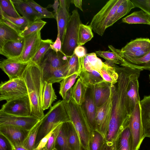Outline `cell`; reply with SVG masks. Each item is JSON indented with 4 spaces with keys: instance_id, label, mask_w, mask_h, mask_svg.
<instances>
[{
    "instance_id": "obj_36",
    "label": "cell",
    "mask_w": 150,
    "mask_h": 150,
    "mask_svg": "<svg viewBox=\"0 0 150 150\" xmlns=\"http://www.w3.org/2000/svg\"><path fill=\"white\" fill-rule=\"evenodd\" d=\"M53 42L51 39L42 40L39 47L30 62L40 67L41 61L45 54L50 48Z\"/></svg>"
},
{
    "instance_id": "obj_51",
    "label": "cell",
    "mask_w": 150,
    "mask_h": 150,
    "mask_svg": "<svg viewBox=\"0 0 150 150\" xmlns=\"http://www.w3.org/2000/svg\"><path fill=\"white\" fill-rule=\"evenodd\" d=\"M74 53L79 59L83 58L86 54L85 49L82 46L77 47L74 50Z\"/></svg>"
},
{
    "instance_id": "obj_34",
    "label": "cell",
    "mask_w": 150,
    "mask_h": 150,
    "mask_svg": "<svg viewBox=\"0 0 150 150\" xmlns=\"http://www.w3.org/2000/svg\"><path fill=\"white\" fill-rule=\"evenodd\" d=\"M135 7L130 0H123L111 19L108 27L112 26L118 20L128 13L132 9Z\"/></svg>"
},
{
    "instance_id": "obj_23",
    "label": "cell",
    "mask_w": 150,
    "mask_h": 150,
    "mask_svg": "<svg viewBox=\"0 0 150 150\" xmlns=\"http://www.w3.org/2000/svg\"><path fill=\"white\" fill-rule=\"evenodd\" d=\"M140 103L144 135L150 138V95L145 96Z\"/></svg>"
},
{
    "instance_id": "obj_46",
    "label": "cell",
    "mask_w": 150,
    "mask_h": 150,
    "mask_svg": "<svg viewBox=\"0 0 150 150\" xmlns=\"http://www.w3.org/2000/svg\"><path fill=\"white\" fill-rule=\"evenodd\" d=\"M28 4L39 13L44 18H54V14L48 11L33 0H25Z\"/></svg>"
},
{
    "instance_id": "obj_20",
    "label": "cell",
    "mask_w": 150,
    "mask_h": 150,
    "mask_svg": "<svg viewBox=\"0 0 150 150\" xmlns=\"http://www.w3.org/2000/svg\"><path fill=\"white\" fill-rule=\"evenodd\" d=\"M12 1L17 12L29 21V23L37 20L44 18L32 8L25 0Z\"/></svg>"
},
{
    "instance_id": "obj_8",
    "label": "cell",
    "mask_w": 150,
    "mask_h": 150,
    "mask_svg": "<svg viewBox=\"0 0 150 150\" xmlns=\"http://www.w3.org/2000/svg\"><path fill=\"white\" fill-rule=\"evenodd\" d=\"M0 111L13 115L24 117L32 116L28 96L6 101L3 105Z\"/></svg>"
},
{
    "instance_id": "obj_39",
    "label": "cell",
    "mask_w": 150,
    "mask_h": 150,
    "mask_svg": "<svg viewBox=\"0 0 150 150\" xmlns=\"http://www.w3.org/2000/svg\"><path fill=\"white\" fill-rule=\"evenodd\" d=\"M105 143V137L96 130L91 132L89 142V150H100Z\"/></svg>"
},
{
    "instance_id": "obj_2",
    "label": "cell",
    "mask_w": 150,
    "mask_h": 150,
    "mask_svg": "<svg viewBox=\"0 0 150 150\" xmlns=\"http://www.w3.org/2000/svg\"><path fill=\"white\" fill-rule=\"evenodd\" d=\"M70 121L63 100H59L51 107L40 120V125L35 143V148L41 140L60 124Z\"/></svg>"
},
{
    "instance_id": "obj_4",
    "label": "cell",
    "mask_w": 150,
    "mask_h": 150,
    "mask_svg": "<svg viewBox=\"0 0 150 150\" xmlns=\"http://www.w3.org/2000/svg\"><path fill=\"white\" fill-rule=\"evenodd\" d=\"M81 23L77 10H73L67 25L62 44V51L68 57L74 54L75 48L78 46V31Z\"/></svg>"
},
{
    "instance_id": "obj_57",
    "label": "cell",
    "mask_w": 150,
    "mask_h": 150,
    "mask_svg": "<svg viewBox=\"0 0 150 150\" xmlns=\"http://www.w3.org/2000/svg\"><path fill=\"white\" fill-rule=\"evenodd\" d=\"M38 150H45V148H43V149H39Z\"/></svg>"
},
{
    "instance_id": "obj_45",
    "label": "cell",
    "mask_w": 150,
    "mask_h": 150,
    "mask_svg": "<svg viewBox=\"0 0 150 150\" xmlns=\"http://www.w3.org/2000/svg\"><path fill=\"white\" fill-rule=\"evenodd\" d=\"M80 67L79 59L74 54L68 58L67 63V77L76 73H80Z\"/></svg>"
},
{
    "instance_id": "obj_26",
    "label": "cell",
    "mask_w": 150,
    "mask_h": 150,
    "mask_svg": "<svg viewBox=\"0 0 150 150\" xmlns=\"http://www.w3.org/2000/svg\"><path fill=\"white\" fill-rule=\"evenodd\" d=\"M150 47V40L147 38H137L128 43L120 50L122 54H131Z\"/></svg>"
},
{
    "instance_id": "obj_50",
    "label": "cell",
    "mask_w": 150,
    "mask_h": 150,
    "mask_svg": "<svg viewBox=\"0 0 150 150\" xmlns=\"http://www.w3.org/2000/svg\"><path fill=\"white\" fill-rule=\"evenodd\" d=\"M0 150H12L11 146L3 136H0Z\"/></svg>"
},
{
    "instance_id": "obj_1",
    "label": "cell",
    "mask_w": 150,
    "mask_h": 150,
    "mask_svg": "<svg viewBox=\"0 0 150 150\" xmlns=\"http://www.w3.org/2000/svg\"><path fill=\"white\" fill-rule=\"evenodd\" d=\"M23 78L27 89L32 115L40 120L45 115L42 107L45 84L42 70L38 65L30 62L23 74Z\"/></svg>"
},
{
    "instance_id": "obj_35",
    "label": "cell",
    "mask_w": 150,
    "mask_h": 150,
    "mask_svg": "<svg viewBox=\"0 0 150 150\" xmlns=\"http://www.w3.org/2000/svg\"><path fill=\"white\" fill-rule=\"evenodd\" d=\"M99 74L105 81L112 85H115L117 82L118 74L113 67L109 66L103 62Z\"/></svg>"
},
{
    "instance_id": "obj_42",
    "label": "cell",
    "mask_w": 150,
    "mask_h": 150,
    "mask_svg": "<svg viewBox=\"0 0 150 150\" xmlns=\"http://www.w3.org/2000/svg\"><path fill=\"white\" fill-rule=\"evenodd\" d=\"M47 23L41 19H39L32 23H29L28 25L20 34L22 37H24L28 35L35 33L39 31Z\"/></svg>"
},
{
    "instance_id": "obj_7",
    "label": "cell",
    "mask_w": 150,
    "mask_h": 150,
    "mask_svg": "<svg viewBox=\"0 0 150 150\" xmlns=\"http://www.w3.org/2000/svg\"><path fill=\"white\" fill-rule=\"evenodd\" d=\"M128 127L132 138L133 150H139L145 137L141 120L140 102L136 104L129 116Z\"/></svg>"
},
{
    "instance_id": "obj_5",
    "label": "cell",
    "mask_w": 150,
    "mask_h": 150,
    "mask_svg": "<svg viewBox=\"0 0 150 150\" xmlns=\"http://www.w3.org/2000/svg\"><path fill=\"white\" fill-rule=\"evenodd\" d=\"M123 0L108 1L93 16L90 25L95 33L101 36L103 35L111 19Z\"/></svg>"
},
{
    "instance_id": "obj_16",
    "label": "cell",
    "mask_w": 150,
    "mask_h": 150,
    "mask_svg": "<svg viewBox=\"0 0 150 150\" xmlns=\"http://www.w3.org/2000/svg\"><path fill=\"white\" fill-rule=\"evenodd\" d=\"M81 105L91 132L96 130L95 118L97 107L94 100L93 87L87 88L84 100Z\"/></svg>"
},
{
    "instance_id": "obj_24",
    "label": "cell",
    "mask_w": 150,
    "mask_h": 150,
    "mask_svg": "<svg viewBox=\"0 0 150 150\" xmlns=\"http://www.w3.org/2000/svg\"><path fill=\"white\" fill-rule=\"evenodd\" d=\"M67 63L58 68L42 69L45 81L52 84L61 81L67 76Z\"/></svg>"
},
{
    "instance_id": "obj_41",
    "label": "cell",
    "mask_w": 150,
    "mask_h": 150,
    "mask_svg": "<svg viewBox=\"0 0 150 150\" xmlns=\"http://www.w3.org/2000/svg\"><path fill=\"white\" fill-rule=\"evenodd\" d=\"M79 73H76L66 77L60 82L59 93L63 99L64 98L67 92L72 88L77 78L79 76Z\"/></svg>"
},
{
    "instance_id": "obj_3",
    "label": "cell",
    "mask_w": 150,
    "mask_h": 150,
    "mask_svg": "<svg viewBox=\"0 0 150 150\" xmlns=\"http://www.w3.org/2000/svg\"><path fill=\"white\" fill-rule=\"evenodd\" d=\"M63 102L70 121L79 134L83 148L89 150V142L91 131L81 105L77 104L72 98L68 103Z\"/></svg>"
},
{
    "instance_id": "obj_53",
    "label": "cell",
    "mask_w": 150,
    "mask_h": 150,
    "mask_svg": "<svg viewBox=\"0 0 150 150\" xmlns=\"http://www.w3.org/2000/svg\"><path fill=\"white\" fill-rule=\"evenodd\" d=\"M60 5L59 0H54V3L53 4H49L46 8L47 9L50 8H52L53 9V12L54 14H57Z\"/></svg>"
},
{
    "instance_id": "obj_12",
    "label": "cell",
    "mask_w": 150,
    "mask_h": 150,
    "mask_svg": "<svg viewBox=\"0 0 150 150\" xmlns=\"http://www.w3.org/2000/svg\"><path fill=\"white\" fill-rule=\"evenodd\" d=\"M24 44L22 53L20 56L15 58L24 63L30 62L40 45L42 39L40 31L23 37Z\"/></svg>"
},
{
    "instance_id": "obj_18",
    "label": "cell",
    "mask_w": 150,
    "mask_h": 150,
    "mask_svg": "<svg viewBox=\"0 0 150 150\" xmlns=\"http://www.w3.org/2000/svg\"><path fill=\"white\" fill-rule=\"evenodd\" d=\"M24 38L8 42L0 47V54L8 59L17 58L21 55L24 44Z\"/></svg>"
},
{
    "instance_id": "obj_19",
    "label": "cell",
    "mask_w": 150,
    "mask_h": 150,
    "mask_svg": "<svg viewBox=\"0 0 150 150\" xmlns=\"http://www.w3.org/2000/svg\"><path fill=\"white\" fill-rule=\"evenodd\" d=\"M111 86L104 81L93 87V99L97 107L103 105L108 99L111 93Z\"/></svg>"
},
{
    "instance_id": "obj_29",
    "label": "cell",
    "mask_w": 150,
    "mask_h": 150,
    "mask_svg": "<svg viewBox=\"0 0 150 150\" xmlns=\"http://www.w3.org/2000/svg\"><path fill=\"white\" fill-rule=\"evenodd\" d=\"M122 66H127L142 70H150V50L144 56L139 58L123 59Z\"/></svg>"
},
{
    "instance_id": "obj_44",
    "label": "cell",
    "mask_w": 150,
    "mask_h": 150,
    "mask_svg": "<svg viewBox=\"0 0 150 150\" xmlns=\"http://www.w3.org/2000/svg\"><path fill=\"white\" fill-rule=\"evenodd\" d=\"M4 17L11 22L22 31L28 25L29 22L24 17L21 16L18 18H13L7 15L0 9V19Z\"/></svg>"
},
{
    "instance_id": "obj_55",
    "label": "cell",
    "mask_w": 150,
    "mask_h": 150,
    "mask_svg": "<svg viewBox=\"0 0 150 150\" xmlns=\"http://www.w3.org/2000/svg\"><path fill=\"white\" fill-rule=\"evenodd\" d=\"M82 0H72L70 1V3L74 4L75 6L81 10L83 11L82 8Z\"/></svg>"
},
{
    "instance_id": "obj_22",
    "label": "cell",
    "mask_w": 150,
    "mask_h": 150,
    "mask_svg": "<svg viewBox=\"0 0 150 150\" xmlns=\"http://www.w3.org/2000/svg\"><path fill=\"white\" fill-rule=\"evenodd\" d=\"M79 59L80 72L82 70L88 71L95 70L99 73L103 66V62L97 57L95 53L86 54L83 58Z\"/></svg>"
},
{
    "instance_id": "obj_14",
    "label": "cell",
    "mask_w": 150,
    "mask_h": 150,
    "mask_svg": "<svg viewBox=\"0 0 150 150\" xmlns=\"http://www.w3.org/2000/svg\"><path fill=\"white\" fill-rule=\"evenodd\" d=\"M30 62H23L16 58H7L0 61V68L9 80L21 78Z\"/></svg>"
},
{
    "instance_id": "obj_49",
    "label": "cell",
    "mask_w": 150,
    "mask_h": 150,
    "mask_svg": "<svg viewBox=\"0 0 150 150\" xmlns=\"http://www.w3.org/2000/svg\"><path fill=\"white\" fill-rule=\"evenodd\" d=\"M62 44V43L60 39L59 34L58 32L56 40L53 42V44L51 45L50 48L56 52H62L61 50Z\"/></svg>"
},
{
    "instance_id": "obj_6",
    "label": "cell",
    "mask_w": 150,
    "mask_h": 150,
    "mask_svg": "<svg viewBox=\"0 0 150 150\" xmlns=\"http://www.w3.org/2000/svg\"><path fill=\"white\" fill-rule=\"evenodd\" d=\"M28 96L26 86L23 78L1 82L0 85V100L6 101Z\"/></svg>"
},
{
    "instance_id": "obj_54",
    "label": "cell",
    "mask_w": 150,
    "mask_h": 150,
    "mask_svg": "<svg viewBox=\"0 0 150 150\" xmlns=\"http://www.w3.org/2000/svg\"><path fill=\"white\" fill-rule=\"evenodd\" d=\"M72 88L69 90L66 93L64 98L63 99V101L68 103L71 99Z\"/></svg>"
},
{
    "instance_id": "obj_32",
    "label": "cell",
    "mask_w": 150,
    "mask_h": 150,
    "mask_svg": "<svg viewBox=\"0 0 150 150\" xmlns=\"http://www.w3.org/2000/svg\"><path fill=\"white\" fill-rule=\"evenodd\" d=\"M87 87L83 83L80 78L72 88V98L79 105H81L84 102Z\"/></svg>"
},
{
    "instance_id": "obj_21",
    "label": "cell",
    "mask_w": 150,
    "mask_h": 150,
    "mask_svg": "<svg viewBox=\"0 0 150 150\" xmlns=\"http://www.w3.org/2000/svg\"><path fill=\"white\" fill-rule=\"evenodd\" d=\"M108 47L112 52L99 50L96 52V55L105 59V61L104 63L109 66L113 67L117 64L122 66L123 64L124 60L120 50L116 49L111 45H109Z\"/></svg>"
},
{
    "instance_id": "obj_10",
    "label": "cell",
    "mask_w": 150,
    "mask_h": 150,
    "mask_svg": "<svg viewBox=\"0 0 150 150\" xmlns=\"http://www.w3.org/2000/svg\"><path fill=\"white\" fill-rule=\"evenodd\" d=\"M37 117L11 115L0 111V126L12 125L30 131L39 121Z\"/></svg>"
},
{
    "instance_id": "obj_38",
    "label": "cell",
    "mask_w": 150,
    "mask_h": 150,
    "mask_svg": "<svg viewBox=\"0 0 150 150\" xmlns=\"http://www.w3.org/2000/svg\"><path fill=\"white\" fill-rule=\"evenodd\" d=\"M40 123V120L29 131L27 136L23 143L22 146L28 150H33L35 148V143Z\"/></svg>"
},
{
    "instance_id": "obj_27",
    "label": "cell",
    "mask_w": 150,
    "mask_h": 150,
    "mask_svg": "<svg viewBox=\"0 0 150 150\" xmlns=\"http://www.w3.org/2000/svg\"><path fill=\"white\" fill-rule=\"evenodd\" d=\"M79 77L87 88L93 87L96 84L104 81L99 73L95 70L88 71L82 70Z\"/></svg>"
},
{
    "instance_id": "obj_40",
    "label": "cell",
    "mask_w": 150,
    "mask_h": 150,
    "mask_svg": "<svg viewBox=\"0 0 150 150\" xmlns=\"http://www.w3.org/2000/svg\"><path fill=\"white\" fill-rule=\"evenodd\" d=\"M55 148L57 150H73L67 139L64 122L61 124L59 132L57 138Z\"/></svg>"
},
{
    "instance_id": "obj_48",
    "label": "cell",
    "mask_w": 150,
    "mask_h": 150,
    "mask_svg": "<svg viewBox=\"0 0 150 150\" xmlns=\"http://www.w3.org/2000/svg\"><path fill=\"white\" fill-rule=\"evenodd\" d=\"M135 7H138L150 16V0H130Z\"/></svg>"
},
{
    "instance_id": "obj_59",
    "label": "cell",
    "mask_w": 150,
    "mask_h": 150,
    "mask_svg": "<svg viewBox=\"0 0 150 150\" xmlns=\"http://www.w3.org/2000/svg\"><path fill=\"white\" fill-rule=\"evenodd\" d=\"M149 79H150V74L149 75Z\"/></svg>"
},
{
    "instance_id": "obj_13",
    "label": "cell",
    "mask_w": 150,
    "mask_h": 150,
    "mask_svg": "<svg viewBox=\"0 0 150 150\" xmlns=\"http://www.w3.org/2000/svg\"><path fill=\"white\" fill-rule=\"evenodd\" d=\"M29 131L12 125L0 126V134L4 137L11 145L22 146Z\"/></svg>"
},
{
    "instance_id": "obj_60",
    "label": "cell",
    "mask_w": 150,
    "mask_h": 150,
    "mask_svg": "<svg viewBox=\"0 0 150 150\" xmlns=\"http://www.w3.org/2000/svg\"><path fill=\"white\" fill-rule=\"evenodd\" d=\"M82 150H85L83 148V149Z\"/></svg>"
},
{
    "instance_id": "obj_30",
    "label": "cell",
    "mask_w": 150,
    "mask_h": 150,
    "mask_svg": "<svg viewBox=\"0 0 150 150\" xmlns=\"http://www.w3.org/2000/svg\"><path fill=\"white\" fill-rule=\"evenodd\" d=\"M21 37L16 31L0 22V47L6 42L17 40Z\"/></svg>"
},
{
    "instance_id": "obj_37",
    "label": "cell",
    "mask_w": 150,
    "mask_h": 150,
    "mask_svg": "<svg viewBox=\"0 0 150 150\" xmlns=\"http://www.w3.org/2000/svg\"><path fill=\"white\" fill-rule=\"evenodd\" d=\"M92 28L90 25L81 23L79 26L78 38V46L84 45L93 37Z\"/></svg>"
},
{
    "instance_id": "obj_43",
    "label": "cell",
    "mask_w": 150,
    "mask_h": 150,
    "mask_svg": "<svg viewBox=\"0 0 150 150\" xmlns=\"http://www.w3.org/2000/svg\"><path fill=\"white\" fill-rule=\"evenodd\" d=\"M0 9L10 17L18 18L21 16L15 8L12 0H1Z\"/></svg>"
},
{
    "instance_id": "obj_31",
    "label": "cell",
    "mask_w": 150,
    "mask_h": 150,
    "mask_svg": "<svg viewBox=\"0 0 150 150\" xmlns=\"http://www.w3.org/2000/svg\"><path fill=\"white\" fill-rule=\"evenodd\" d=\"M123 22L129 24H143L150 25V16L142 10L134 11L122 19Z\"/></svg>"
},
{
    "instance_id": "obj_33",
    "label": "cell",
    "mask_w": 150,
    "mask_h": 150,
    "mask_svg": "<svg viewBox=\"0 0 150 150\" xmlns=\"http://www.w3.org/2000/svg\"><path fill=\"white\" fill-rule=\"evenodd\" d=\"M52 84L45 81L42 96V107L44 111L51 107L52 103L57 99Z\"/></svg>"
},
{
    "instance_id": "obj_17",
    "label": "cell",
    "mask_w": 150,
    "mask_h": 150,
    "mask_svg": "<svg viewBox=\"0 0 150 150\" xmlns=\"http://www.w3.org/2000/svg\"><path fill=\"white\" fill-rule=\"evenodd\" d=\"M60 5L57 14L54 13V18L57 22V31L62 43L70 16L69 13L70 1L59 0Z\"/></svg>"
},
{
    "instance_id": "obj_28",
    "label": "cell",
    "mask_w": 150,
    "mask_h": 150,
    "mask_svg": "<svg viewBox=\"0 0 150 150\" xmlns=\"http://www.w3.org/2000/svg\"><path fill=\"white\" fill-rule=\"evenodd\" d=\"M116 143V150H133L132 138L128 126L121 132Z\"/></svg>"
},
{
    "instance_id": "obj_25",
    "label": "cell",
    "mask_w": 150,
    "mask_h": 150,
    "mask_svg": "<svg viewBox=\"0 0 150 150\" xmlns=\"http://www.w3.org/2000/svg\"><path fill=\"white\" fill-rule=\"evenodd\" d=\"M65 132L69 143L73 150H82L79 134L70 121L64 122Z\"/></svg>"
},
{
    "instance_id": "obj_9",
    "label": "cell",
    "mask_w": 150,
    "mask_h": 150,
    "mask_svg": "<svg viewBox=\"0 0 150 150\" xmlns=\"http://www.w3.org/2000/svg\"><path fill=\"white\" fill-rule=\"evenodd\" d=\"M112 107V93L108 100L102 105L97 107L95 118L96 130L105 137L110 118Z\"/></svg>"
},
{
    "instance_id": "obj_11",
    "label": "cell",
    "mask_w": 150,
    "mask_h": 150,
    "mask_svg": "<svg viewBox=\"0 0 150 150\" xmlns=\"http://www.w3.org/2000/svg\"><path fill=\"white\" fill-rule=\"evenodd\" d=\"M142 71L141 69L136 68L130 78L126 99L127 112L129 116L133 112L136 104L140 102L138 78Z\"/></svg>"
},
{
    "instance_id": "obj_56",
    "label": "cell",
    "mask_w": 150,
    "mask_h": 150,
    "mask_svg": "<svg viewBox=\"0 0 150 150\" xmlns=\"http://www.w3.org/2000/svg\"><path fill=\"white\" fill-rule=\"evenodd\" d=\"M12 150H28L22 146H15L10 144Z\"/></svg>"
},
{
    "instance_id": "obj_15",
    "label": "cell",
    "mask_w": 150,
    "mask_h": 150,
    "mask_svg": "<svg viewBox=\"0 0 150 150\" xmlns=\"http://www.w3.org/2000/svg\"><path fill=\"white\" fill-rule=\"evenodd\" d=\"M69 57L62 52H56L50 48L42 58L40 64L42 69L62 67L67 62Z\"/></svg>"
},
{
    "instance_id": "obj_47",
    "label": "cell",
    "mask_w": 150,
    "mask_h": 150,
    "mask_svg": "<svg viewBox=\"0 0 150 150\" xmlns=\"http://www.w3.org/2000/svg\"><path fill=\"white\" fill-rule=\"evenodd\" d=\"M62 123L59 125L52 132L45 146L44 147L45 150H52L55 148L57 138L59 134Z\"/></svg>"
},
{
    "instance_id": "obj_58",
    "label": "cell",
    "mask_w": 150,
    "mask_h": 150,
    "mask_svg": "<svg viewBox=\"0 0 150 150\" xmlns=\"http://www.w3.org/2000/svg\"><path fill=\"white\" fill-rule=\"evenodd\" d=\"M52 150H57L56 148H54Z\"/></svg>"
},
{
    "instance_id": "obj_52",
    "label": "cell",
    "mask_w": 150,
    "mask_h": 150,
    "mask_svg": "<svg viewBox=\"0 0 150 150\" xmlns=\"http://www.w3.org/2000/svg\"><path fill=\"white\" fill-rule=\"evenodd\" d=\"M0 22L5 24L11 28L16 31L19 34V35L22 31L19 28L17 27L11 22L5 19L4 17L0 19Z\"/></svg>"
}]
</instances>
